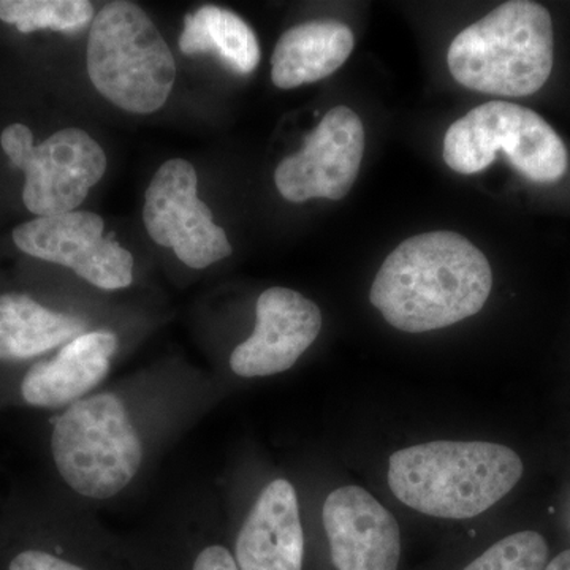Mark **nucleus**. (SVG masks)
Segmentation results:
<instances>
[{"instance_id": "nucleus-1", "label": "nucleus", "mask_w": 570, "mask_h": 570, "mask_svg": "<svg viewBox=\"0 0 570 570\" xmlns=\"http://www.w3.org/2000/svg\"><path fill=\"white\" fill-rule=\"evenodd\" d=\"M491 287L493 273L479 247L453 232H430L385 258L370 302L393 328L425 333L475 316Z\"/></svg>"}, {"instance_id": "nucleus-5", "label": "nucleus", "mask_w": 570, "mask_h": 570, "mask_svg": "<svg viewBox=\"0 0 570 570\" xmlns=\"http://www.w3.org/2000/svg\"><path fill=\"white\" fill-rule=\"evenodd\" d=\"M56 471L82 498L107 501L126 490L142 463V444L126 404L110 392L86 396L56 419Z\"/></svg>"}, {"instance_id": "nucleus-20", "label": "nucleus", "mask_w": 570, "mask_h": 570, "mask_svg": "<svg viewBox=\"0 0 570 570\" xmlns=\"http://www.w3.org/2000/svg\"><path fill=\"white\" fill-rule=\"evenodd\" d=\"M9 570H85L73 562L48 553V551L22 550L10 561Z\"/></svg>"}, {"instance_id": "nucleus-7", "label": "nucleus", "mask_w": 570, "mask_h": 570, "mask_svg": "<svg viewBox=\"0 0 570 570\" xmlns=\"http://www.w3.org/2000/svg\"><path fill=\"white\" fill-rule=\"evenodd\" d=\"M0 145L13 167L24 171L22 202L37 217L75 212L107 171L102 146L81 129L59 130L40 145L24 124H11Z\"/></svg>"}, {"instance_id": "nucleus-17", "label": "nucleus", "mask_w": 570, "mask_h": 570, "mask_svg": "<svg viewBox=\"0 0 570 570\" xmlns=\"http://www.w3.org/2000/svg\"><path fill=\"white\" fill-rule=\"evenodd\" d=\"M183 55L216 51L236 73L249 75L261 62V45L254 29L235 11L205 6L187 14L179 37Z\"/></svg>"}, {"instance_id": "nucleus-3", "label": "nucleus", "mask_w": 570, "mask_h": 570, "mask_svg": "<svg viewBox=\"0 0 570 570\" xmlns=\"http://www.w3.org/2000/svg\"><path fill=\"white\" fill-rule=\"evenodd\" d=\"M553 22L549 10L530 0L499 6L469 26L450 45V73L471 91L527 97L553 70Z\"/></svg>"}, {"instance_id": "nucleus-4", "label": "nucleus", "mask_w": 570, "mask_h": 570, "mask_svg": "<svg viewBox=\"0 0 570 570\" xmlns=\"http://www.w3.org/2000/svg\"><path fill=\"white\" fill-rule=\"evenodd\" d=\"M86 66L94 88L134 115H151L174 89V52L141 7L107 3L89 29Z\"/></svg>"}, {"instance_id": "nucleus-6", "label": "nucleus", "mask_w": 570, "mask_h": 570, "mask_svg": "<svg viewBox=\"0 0 570 570\" xmlns=\"http://www.w3.org/2000/svg\"><path fill=\"white\" fill-rule=\"evenodd\" d=\"M498 151L530 181H560L569 156L560 135L542 116L520 105L493 100L480 105L449 127L444 160L461 175L489 168Z\"/></svg>"}, {"instance_id": "nucleus-11", "label": "nucleus", "mask_w": 570, "mask_h": 570, "mask_svg": "<svg viewBox=\"0 0 570 570\" xmlns=\"http://www.w3.org/2000/svg\"><path fill=\"white\" fill-rule=\"evenodd\" d=\"M321 330L316 303L292 288H266L255 305L253 335L232 352V371L246 379L284 373L313 346Z\"/></svg>"}, {"instance_id": "nucleus-2", "label": "nucleus", "mask_w": 570, "mask_h": 570, "mask_svg": "<svg viewBox=\"0 0 570 570\" xmlns=\"http://www.w3.org/2000/svg\"><path fill=\"white\" fill-rule=\"evenodd\" d=\"M523 475L515 450L482 441H433L390 456L389 485L407 508L436 519L487 512Z\"/></svg>"}, {"instance_id": "nucleus-15", "label": "nucleus", "mask_w": 570, "mask_h": 570, "mask_svg": "<svg viewBox=\"0 0 570 570\" xmlns=\"http://www.w3.org/2000/svg\"><path fill=\"white\" fill-rule=\"evenodd\" d=\"M354 47V33L343 22H303L277 40L272 56V80L279 89L324 80L343 67Z\"/></svg>"}, {"instance_id": "nucleus-18", "label": "nucleus", "mask_w": 570, "mask_h": 570, "mask_svg": "<svg viewBox=\"0 0 570 570\" xmlns=\"http://www.w3.org/2000/svg\"><path fill=\"white\" fill-rule=\"evenodd\" d=\"M0 20L22 33L40 29L71 33L94 21V7L88 0H0Z\"/></svg>"}, {"instance_id": "nucleus-9", "label": "nucleus", "mask_w": 570, "mask_h": 570, "mask_svg": "<svg viewBox=\"0 0 570 570\" xmlns=\"http://www.w3.org/2000/svg\"><path fill=\"white\" fill-rule=\"evenodd\" d=\"M104 228L99 214L70 212L18 225L13 242L22 253L66 266L102 291L127 288L134 283V255Z\"/></svg>"}, {"instance_id": "nucleus-8", "label": "nucleus", "mask_w": 570, "mask_h": 570, "mask_svg": "<svg viewBox=\"0 0 570 570\" xmlns=\"http://www.w3.org/2000/svg\"><path fill=\"white\" fill-rule=\"evenodd\" d=\"M197 189L193 164L167 160L146 189L142 223L154 243L171 247L189 268L205 269L230 257L234 249Z\"/></svg>"}, {"instance_id": "nucleus-22", "label": "nucleus", "mask_w": 570, "mask_h": 570, "mask_svg": "<svg viewBox=\"0 0 570 570\" xmlns=\"http://www.w3.org/2000/svg\"><path fill=\"white\" fill-rule=\"evenodd\" d=\"M546 570H570V550L562 551L558 557H554L547 564Z\"/></svg>"}, {"instance_id": "nucleus-21", "label": "nucleus", "mask_w": 570, "mask_h": 570, "mask_svg": "<svg viewBox=\"0 0 570 570\" xmlns=\"http://www.w3.org/2000/svg\"><path fill=\"white\" fill-rule=\"evenodd\" d=\"M193 570H239L234 554L223 546H209L195 558Z\"/></svg>"}, {"instance_id": "nucleus-12", "label": "nucleus", "mask_w": 570, "mask_h": 570, "mask_svg": "<svg viewBox=\"0 0 570 570\" xmlns=\"http://www.w3.org/2000/svg\"><path fill=\"white\" fill-rule=\"evenodd\" d=\"M322 523L336 570H397L400 524L366 490L347 485L330 493Z\"/></svg>"}, {"instance_id": "nucleus-13", "label": "nucleus", "mask_w": 570, "mask_h": 570, "mask_svg": "<svg viewBox=\"0 0 570 570\" xmlns=\"http://www.w3.org/2000/svg\"><path fill=\"white\" fill-rule=\"evenodd\" d=\"M235 560L239 570H303L305 532L288 480L275 479L258 494L236 538Z\"/></svg>"}, {"instance_id": "nucleus-14", "label": "nucleus", "mask_w": 570, "mask_h": 570, "mask_svg": "<svg viewBox=\"0 0 570 570\" xmlns=\"http://www.w3.org/2000/svg\"><path fill=\"white\" fill-rule=\"evenodd\" d=\"M116 351L115 333H82L51 358L31 366L21 382L22 401L39 409L69 407L108 376Z\"/></svg>"}, {"instance_id": "nucleus-19", "label": "nucleus", "mask_w": 570, "mask_h": 570, "mask_svg": "<svg viewBox=\"0 0 570 570\" xmlns=\"http://www.w3.org/2000/svg\"><path fill=\"white\" fill-rule=\"evenodd\" d=\"M549 546L535 531H521L499 540L463 570H546Z\"/></svg>"}, {"instance_id": "nucleus-10", "label": "nucleus", "mask_w": 570, "mask_h": 570, "mask_svg": "<svg viewBox=\"0 0 570 570\" xmlns=\"http://www.w3.org/2000/svg\"><path fill=\"white\" fill-rule=\"evenodd\" d=\"M365 154V127L355 111L336 107L307 135L298 153L277 165L275 183L285 200H343L358 176Z\"/></svg>"}, {"instance_id": "nucleus-16", "label": "nucleus", "mask_w": 570, "mask_h": 570, "mask_svg": "<svg viewBox=\"0 0 570 570\" xmlns=\"http://www.w3.org/2000/svg\"><path fill=\"white\" fill-rule=\"evenodd\" d=\"M85 321L56 313L24 294L0 295V360L21 362L66 346L85 332Z\"/></svg>"}]
</instances>
